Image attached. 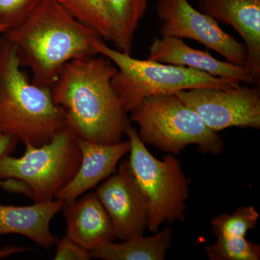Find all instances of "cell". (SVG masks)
Instances as JSON below:
<instances>
[{
    "mask_svg": "<svg viewBox=\"0 0 260 260\" xmlns=\"http://www.w3.org/2000/svg\"><path fill=\"white\" fill-rule=\"evenodd\" d=\"M116 72L110 59L99 54L73 59L61 70L51 88V95L54 104L64 111L68 127L78 138L115 144L132 126L112 87Z\"/></svg>",
    "mask_w": 260,
    "mask_h": 260,
    "instance_id": "6da1fadb",
    "label": "cell"
},
{
    "mask_svg": "<svg viewBox=\"0 0 260 260\" xmlns=\"http://www.w3.org/2000/svg\"><path fill=\"white\" fill-rule=\"evenodd\" d=\"M5 36L16 47L21 67L31 70L32 83L49 88L67 63L96 55L92 42L101 37L56 0H44L21 25Z\"/></svg>",
    "mask_w": 260,
    "mask_h": 260,
    "instance_id": "7a4b0ae2",
    "label": "cell"
},
{
    "mask_svg": "<svg viewBox=\"0 0 260 260\" xmlns=\"http://www.w3.org/2000/svg\"><path fill=\"white\" fill-rule=\"evenodd\" d=\"M16 47L0 39V131L18 142L39 147L68 127L64 111L53 101L51 88L29 80Z\"/></svg>",
    "mask_w": 260,
    "mask_h": 260,
    "instance_id": "3957f363",
    "label": "cell"
},
{
    "mask_svg": "<svg viewBox=\"0 0 260 260\" xmlns=\"http://www.w3.org/2000/svg\"><path fill=\"white\" fill-rule=\"evenodd\" d=\"M92 46L98 54L107 57L117 68L112 85L126 112L145 98L160 94L175 93L199 88H231L241 82L216 78L204 72L147 59H135L108 47L101 37L93 39Z\"/></svg>",
    "mask_w": 260,
    "mask_h": 260,
    "instance_id": "277c9868",
    "label": "cell"
},
{
    "mask_svg": "<svg viewBox=\"0 0 260 260\" xmlns=\"http://www.w3.org/2000/svg\"><path fill=\"white\" fill-rule=\"evenodd\" d=\"M131 113L141 141L164 153L178 155L187 145H196L201 153L219 155L225 148L221 137L175 93L145 98Z\"/></svg>",
    "mask_w": 260,
    "mask_h": 260,
    "instance_id": "5b68a950",
    "label": "cell"
},
{
    "mask_svg": "<svg viewBox=\"0 0 260 260\" xmlns=\"http://www.w3.org/2000/svg\"><path fill=\"white\" fill-rule=\"evenodd\" d=\"M126 135L130 143V167L148 200L149 232H158L164 223L184 221L191 181L181 162L172 154L164 155L162 160L155 158L133 126Z\"/></svg>",
    "mask_w": 260,
    "mask_h": 260,
    "instance_id": "8992f818",
    "label": "cell"
},
{
    "mask_svg": "<svg viewBox=\"0 0 260 260\" xmlns=\"http://www.w3.org/2000/svg\"><path fill=\"white\" fill-rule=\"evenodd\" d=\"M75 132L66 127L41 146L25 144L21 157L0 158V179H16L31 189L32 201L54 200L56 193L74 178L81 162Z\"/></svg>",
    "mask_w": 260,
    "mask_h": 260,
    "instance_id": "52a82bcc",
    "label": "cell"
},
{
    "mask_svg": "<svg viewBox=\"0 0 260 260\" xmlns=\"http://www.w3.org/2000/svg\"><path fill=\"white\" fill-rule=\"evenodd\" d=\"M211 131L230 127L260 129V89L199 88L175 93Z\"/></svg>",
    "mask_w": 260,
    "mask_h": 260,
    "instance_id": "ba28073f",
    "label": "cell"
},
{
    "mask_svg": "<svg viewBox=\"0 0 260 260\" xmlns=\"http://www.w3.org/2000/svg\"><path fill=\"white\" fill-rule=\"evenodd\" d=\"M156 12L162 22L161 37L191 39L218 53L229 62L245 65V44L220 28L215 19L195 9L189 0H158Z\"/></svg>",
    "mask_w": 260,
    "mask_h": 260,
    "instance_id": "9c48e42d",
    "label": "cell"
},
{
    "mask_svg": "<svg viewBox=\"0 0 260 260\" xmlns=\"http://www.w3.org/2000/svg\"><path fill=\"white\" fill-rule=\"evenodd\" d=\"M96 194L112 220L116 239L144 236L149 221L148 203L135 179L129 159L100 184Z\"/></svg>",
    "mask_w": 260,
    "mask_h": 260,
    "instance_id": "30bf717a",
    "label": "cell"
},
{
    "mask_svg": "<svg viewBox=\"0 0 260 260\" xmlns=\"http://www.w3.org/2000/svg\"><path fill=\"white\" fill-rule=\"evenodd\" d=\"M198 10L231 25L242 37L248 53L244 67L259 84L260 0H200Z\"/></svg>",
    "mask_w": 260,
    "mask_h": 260,
    "instance_id": "8fae6325",
    "label": "cell"
},
{
    "mask_svg": "<svg viewBox=\"0 0 260 260\" xmlns=\"http://www.w3.org/2000/svg\"><path fill=\"white\" fill-rule=\"evenodd\" d=\"M78 143L81 151L78 172L69 184L54 196V199L60 200L64 204L75 201L115 174L118 164L130 151L129 140L105 145L78 138Z\"/></svg>",
    "mask_w": 260,
    "mask_h": 260,
    "instance_id": "7c38bea8",
    "label": "cell"
},
{
    "mask_svg": "<svg viewBox=\"0 0 260 260\" xmlns=\"http://www.w3.org/2000/svg\"><path fill=\"white\" fill-rule=\"evenodd\" d=\"M148 59L192 68L216 78L237 80L248 85L256 84L245 67L218 60L208 51L189 47L178 38H155L149 47Z\"/></svg>",
    "mask_w": 260,
    "mask_h": 260,
    "instance_id": "4fadbf2b",
    "label": "cell"
},
{
    "mask_svg": "<svg viewBox=\"0 0 260 260\" xmlns=\"http://www.w3.org/2000/svg\"><path fill=\"white\" fill-rule=\"evenodd\" d=\"M66 237L89 251L114 242L112 220L96 192H88L63 206Z\"/></svg>",
    "mask_w": 260,
    "mask_h": 260,
    "instance_id": "5bb4252c",
    "label": "cell"
},
{
    "mask_svg": "<svg viewBox=\"0 0 260 260\" xmlns=\"http://www.w3.org/2000/svg\"><path fill=\"white\" fill-rule=\"evenodd\" d=\"M64 205L56 199L28 206L0 205V236H23L41 247L50 249L58 240L51 232V221Z\"/></svg>",
    "mask_w": 260,
    "mask_h": 260,
    "instance_id": "9a60e30c",
    "label": "cell"
},
{
    "mask_svg": "<svg viewBox=\"0 0 260 260\" xmlns=\"http://www.w3.org/2000/svg\"><path fill=\"white\" fill-rule=\"evenodd\" d=\"M172 239V228L166 227L151 237L107 243L90 251V254L91 259L102 260H164Z\"/></svg>",
    "mask_w": 260,
    "mask_h": 260,
    "instance_id": "2e32d148",
    "label": "cell"
},
{
    "mask_svg": "<svg viewBox=\"0 0 260 260\" xmlns=\"http://www.w3.org/2000/svg\"><path fill=\"white\" fill-rule=\"evenodd\" d=\"M116 50L131 54L133 39L148 8V0H103Z\"/></svg>",
    "mask_w": 260,
    "mask_h": 260,
    "instance_id": "e0dca14e",
    "label": "cell"
},
{
    "mask_svg": "<svg viewBox=\"0 0 260 260\" xmlns=\"http://www.w3.org/2000/svg\"><path fill=\"white\" fill-rule=\"evenodd\" d=\"M70 15L111 42L112 28L103 0H56Z\"/></svg>",
    "mask_w": 260,
    "mask_h": 260,
    "instance_id": "ac0fdd59",
    "label": "cell"
},
{
    "mask_svg": "<svg viewBox=\"0 0 260 260\" xmlns=\"http://www.w3.org/2000/svg\"><path fill=\"white\" fill-rule=\"evenodd\" d=\"M259 213L253 206H239L232 214L214 217L211 232L217 238L246 237L249 230L257 225Z\"/></svg>",
    "mask_w": 260,
    "mask_h": 260,
    "instance_id": "d6986e66",
    "label": "cell"
},
{
    "mask_svg": "<svg viewBox=\"0 0 260 260\" xmlns=\"http://www.w3.org/2000/svg\"><path fill=\"white\" fill-rule=\"evenodd\" d=\"M210 260H259L260 246L246 237L218 238L215 244L205 246Z\"/></svg>",
    "mask_w": 260,
    "mask_h": 260,
    "instance_id": "ffe728a7",
    "label": "cell"
},
{
    "mask_svg": "<svg viewBox=\"0 0 260 260\" xmlns=\"http://www.w3.org/2000/svg\"><path fill=\"white\" fill-rule=\"evenodd\" d=\"M44 0H0V25L10 30L26 20Z\"/></svg>",
    "mask_w": 260,
    "mask_h": 260,
    "instance_id": "44dd1931",
    "label": "cell"
},
{
    "mask_svg": "<svg viewBox=\"0 0 260 260\" xmlns=\"http://www.w3.org/2000/svg\"><path fill=\"white\" fill-rule=\"evenodd\" d=\"M54 260H90V251L84 249L68 237L61 238L56 242Z\"/></svg>",
    "mask_w": 260,
    "mask_h": 260,
    "instance_id": "7402d4cb",
    "label": "cell"
},
{
    "mask_svg": "<svg viewBox=\"0 0 260 260\" xmlns=\"http://www.w3.org/2000/svg\"><path fill=\"white\" fill-rule=\"evenodd\" d=\"M18 143V140L13 137L0 131V158L5 155H10L14 152ZM2 180L3 179H0V183Z\"/></svg>",
    "mask_w": 260,
    "mask_h": 260,
    "instance_id": "603a6c76",
    "label": "cell"
},
{
    "mask_svg": "<svg viewBox=\"0 0 260 260\" xmlns=\"http://www.w3.org/2000/svg\"><path fill=\"white\" fill-rule=\"evenodd\" d=\"M31 250V249L23 247L18 245H8L0 247V259H5L13 254L18 253L25 252L27 251Z\"/></svg>",
    "mask_w": 260,
    "mask_h": 260,
    "instance_id": "cb8c5ba5",
    "label": "cell"
},
{
    "mask_svg": "<svg viewBox=\"0 0 260 260\" xmlns=\"http://www.w3.org/2000/svg\"><path fill=\"white\" fill-rule=\"evenodd\" d=\"M9 30V29L6 28V27L3 26V25H0V36L3 35L5 32H7Z\"/></svg>",
    "mask_w": 260,
    "mask_h": 260,
    "instance_id": "d4e9b609",
    "label": "cell"
},
{
    "mask_svg": "<svg viewBox=\"0 0 260 260\" xmlns=\"http://www.w3.org/2000/svg\"><path fill=\"white\" fill-rule=\"evenodd\" d=\"M2 36H3V35H2ZM2 36H0V39H1V37H2Z\"/></svg>",
    "mask_w": 260,
    "mask_h": 260,
    "instance_id": "484cf974",
    "label": "cell"
}]
</instances>
